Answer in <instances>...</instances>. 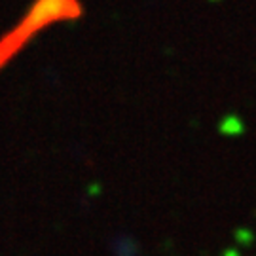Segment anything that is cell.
I'll use <instances>...</instances> for the list:
<instances>
[{
  "label": "cell",
  "instance_id": "6da1fadb",
  "mask_svg": "<svg viewBox=\"0 0 256 256\" xmlns=\"http://www.w3.org/2000/svg\"><path fill=\"white\" fill-rule=\"evenodd\" d=\"M84 16L82 0H34L16 27L0 38V68L16 57L32 38L57 23Z\"/></svg>",
  "mask_w": 256,
  "mask_h": 256
}]
</instances>
